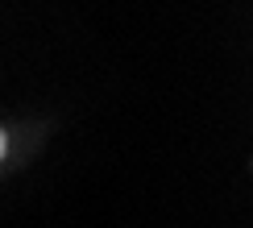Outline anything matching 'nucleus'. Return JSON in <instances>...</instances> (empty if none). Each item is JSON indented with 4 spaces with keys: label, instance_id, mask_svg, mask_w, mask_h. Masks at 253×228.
<instances>
[{
    "label": "nucleus",
    "instance_id": "obj_1",
    "mask_svg": "<svg viewBox=\"0 0 253 228\" xmlns=\"http://www.w3.org/2000/svg\"><path fill=\"white\" fill-rule=\"evenodd\" d=\"M4 150H8V137H4V129H0V158H4Z\"/></svg>",
    "mask_w": 253,
    "mask_h": 228
}]
</instances>
